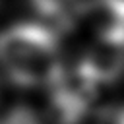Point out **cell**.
Wrapping results in <instances>:
<instances>
[{"instance_id":"obj_1","label":"cell","mask_w":124,"mask_h":124,"mask_svg":"<svg viewBox=\"0 0 124 124\" xmlns=\"http://www.w3.org/2000/svg\"><path fill=\"white\" fill-rule=\"evenodd\" d=\"M0 70L19 87H48L64 70L52 27L19 21L0 33Z\"/></svg>"},{"instance_id":"obj_2","label":"cell","mask_w":124,"mask_h":124,"mask_svg":"<svg viewBox=\"0 0 124 124\" xmlns=\"http://www.w3.org/2000/svg\"><path fill=\"white\" fill-rule=\"evenodd\" d=\"M99 81L81 66L64 68L48 85V112L54 124H81L99 91Z\"/></svg>"},{"instance_id":"obj_3","label":"cell","mask_w":124,"mask_h":124,"mask_svg":"<svg viewBox=\"0 0 124 124\" xmlns=\"http://www.w3.org/2000/svg\"><path fill=\"white\" fill-rule=\"evenodd\" d=\"M79 62L101 85L112 83L124 74V43L95 37Z\"/></svg>"},{"instance_id":"obj_4","label":"cell","mask_w":124,"mask_h":124,"mask_svg":"<svg viewBox=\"0 0 124 124\" xmlns=\"http://www.w3.org/2000/svg\"><path fill=\"white\" fill-rule=\"evenodd\" d=\"M79 16L89 21L95 37L124 43V0H89Z\"/></svg>"},{"instance_id":"obj_5","label":"cell","mask_w":124,"mask_h":124,"mask_svg":"<svg viewBox=\"0 0 124 124\" xmlns=\"http://www.w3.org/2000/svg\"><path fill=\"white\" fill-rule=\"evenodd\" d=\"M43 19H48L56 27H70L79 16L81 4L78 0H29Z\"/></svg>"},{"instance_id":"obj_6","label":"cell","mask_w":124,"mask_h":124,"mask_svg":"<svg viewBox=\"0 0 124 124\" xmlns=\"http://www.w3.org/2000/svg\"><path fill=\"white\" fill-rule=\"evenodd\" d=\"M0 124H41L37 114L25 107H14L10 112L0 116Z\"/></svg>"},{"instance_id":"obj_7","label":"cell","mask_w":124,"mask_h":124,"mask_svg":"<svg viewBox=\"0 0 124 124\" xmlns=\"http://www.w3.org/2000/svg\"><path fill=\"white\" fill-rule=\"evenodd\" d=\"M101 124H124V105L105 107L99 114Z\"/></svg>"}]
</instances>
